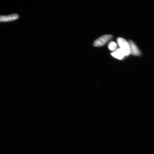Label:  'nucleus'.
Masks as SVG:
<instances>
[{"label": "nucleus", "mask_w": 154, "mask_h": 154, "mask_svg": "<svg viewBox=\"0 0 154 154\" xmlns=\"http://www.w3.org/2000/svg\"><path fill=\"white\" fill-rule=\"evenodd\" d=\"M117 42L120 49L124 53L125 56H128L130 54L129 44L128 42L124 38H117Z\"/></svg>", "instance_id": "f257e3e1"}, {"label": "nucleus", "mask_w": 154, "mask_h": 154, "mask_svg": "<svg viewBox=\"0 0 154 154\" xmlns=\"http://www.w3.org/2000/svg\"><path fill=\"white\" fill-rule=\"evenodd\" d=\"M112 38V36L110 35H106L102 36L95 40L94 43V45L96 47L103 46Z\"/></svg>", "instance_id": "f03ea898"}, {"label": "nucleus", "mask_w": 154, "mask_h": 154, "mask_svg": "<svg viewBox=\"0 0 154 154\" xmlns=\"http://www.w3.org/2000/svg\"><path fill=\"white\" fill-rule=\"evenodd\" d=\"M111 55L116 58L119 60L123 59L125 56L124 53L120 49H119L114 52L111 53Z\"/></svg>", "instance_id": "39448f33"}, {"label": "nucleus", "mask_w": 154, "mask_h": 154, "mask_svg": "<svg viewBox=\"0 0 154 154\" xmlns=\"http://www.w3.org/2000/svg\"><path fill=\"white\" fill-rule=\"evenodd\" d=\"M19 16L17 14H13L7 16H0V22H7L13 21L18 19Z\"/></svg>", "instance_id": "20e7f679"}, {"label": "nucleus", "mask_w": 154, "mask_h": 154, "mask_svg": "<svg viewBox=\"0 0 154 154\" xmlns=\"http://www.w3.org/2000/svg\"><path fill=\"white\" fill-rule=\"evenodd\" d=\"M108 47L109 49L111 51H114L116 49L117 44L115 42H111L109 43Z\"/></svg>", "instance_id": "423d86ee"}, {"label": "nucleus", "mask_w": 154, "mask_h": 154, "mask_svg": "<svg viewBox=\"0 0 154 154\" xmlns=\"http://www.w3.org/2000/svg\"><path fill=\"white\" fill-rule=\"evenodd\" d=\"M128 43L129 44L130 54L131 53L132 54L136 56L140 55V51L135 44L131 40H130Z\"/></svg>", "instance_id": "7ed1b4c3"}]
</instances>
